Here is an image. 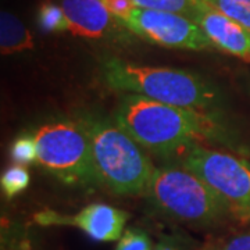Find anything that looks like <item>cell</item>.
Segmentation results:
<instances>
[{"mask_svg":"<svg viewBox=\"0 0 250 250\" xmlns=\"http://www.w3.org/2000/svg\"><path fill=\"white\" fill-rule=\"evenodd\" d=\"M114 121L143 149L171 156L200 142L228 143L232 135L217 111L178 107L139 95L124 93Z\"/></svg>","mask_w":250,"mask_h":250,"instance_id":"6da1fadb","label":"cell"},{"mask_svg":"<svg viewBox=\"0 0 250 250\" xmlns=\"http://www.w3.org/2000/svg\"><path fill=\"white\" fill-rule=\"evenodd\" d=\"M102 75L117 92L139 95L154 102L217 111L223 103L220 90L202 75L170 67H150L108 57L102 62Z\"/></svg>","mask_w":250,"mask_h":250,"instance_id":"7a4b0ae2","label":"cell"},{"mask_svg":"<svg viewBox=\"0 0 250 250\" xmlns=\"http://www.w3.org/2000/svg\"><path fill=\"white\" fill-rule=\"evenodd\" d=\"M88 132L93 172L98 185L120 196H145L156 167L117 124L98 117L81 120Z\"/></svg>","mask_w":250,"mask_h":250,"instance_id":"3957f363","label":"cell"},{"mask_svg":"<svg viewBox=\"0 0 250 250\" xmlns=\"http://www.w3.org/2000/svg\"><path fill=\"white\" fill-rule=\"evenodd\" d=\"M145 197L163 215L195 227H215L231 217L214 190L185 167L156 168Z\"/></svg>","mask_w":250,"mask_h":250,"instance_id":"277c9868","label":"cell"},{"mask_svg":"<svg viewBox=\"0 0 250 250\" xmlns=\"http://www.w3.org/2000/svg\"><path fill=\"white\" fill-rule=\"evenodd\" d=\"M38 164L67 185L98 184L93 172L90 142L81 120H57L34 131Z\"/></svg>","mask_w":250,"mask_h":250,"instance_id":"5b68a950","label":"cell"},{"mask_svg":"<svg viewBox=\"0 0 250 250\" xmlns=\"http://www.w3.org/2000/svg\"><path fill=\"white\" fill-rule=\"evenodd\" d=\"M181 164L205 181L232 218L250 223V163L223 150L193 145L179 153Z\"/></svg>","mask_w":250,"mask_h":250,"instance_id":"8992f818","label":"cell"},{"mask_svg":"<svg viewBox=\"0 0 250 250\" xmlns=\"http://www.w3.org/2000/svg\"><path fill=\"white\" fill-rule=\"evenodd\" d=\"M120 24L153 45L185 50L215 49L195 21L175 13L134 9Z\"/></svg>","mask_w":250,"mask_h":250,"instance_id":"52a82bcc","label":"cell"},{"mask_svg":"<svg viewBox=\"0 0 250 250\" xmlns=\"http://www.w3.org/2000/svg\"><path fill=\"white\" fill-rule=\"evenodd\" d=\"M129 214L110 205L93 203L75 214H60L54 210H43L34 215V221L42 227H74L93 241H120Z\"/></svg>","mask_w":250,"mask_h":250,"instance_id":"ba28073f","label":"cell"},{"mask_svg":"<svg viewBox=\"0 0 250 250\" xmlns=\"http://www.w3.org/2000/svg\"><path fill=\"white\" fill-rule=\"evenodd\" d=\"M193 21L203 29L215 49L250 62V31L248 28L214 9L210 3L197 13Z\"/></svg>","mask_w":250,"mask_h":250,"instance_id":"9c48e42d","label":"cell"},{"mask_svg":"<svg viewBox=\"0 0 250 250\" xmlns=\"http://www.w3.org/2000/svg\"><path fill=\"white\" fill-rule=\"evenodd\" d=\"M59 4L67 16L70 32L81 38H106L116 27H123L103 0H59Z\"/></svg>","mask_w":250,"mask_h":250,"instance_id":"30bf717a","label":"cell"},{"mask_svg":"<svg viewBox=\"0 0 250 250\" xmlns=\"http://www.w3.org/2000/svg\"><path fill=\"white\" fill-rule=\"evenodd\" d=\"M35 47L31 31L20 18L7 10L0 11V52L1 56L29 52Z\"/></svg>","mask_w":250,"mask_h":250,"instance_id":"8fae6325","label":"cell"},{"mask_svg":"<svg viewBox=\"0 0 250 250\" xmlns=\"http://www.w3.org/2000/svg\"><path fill=\"white\" fill-rule=\"evenodd\" d=\"M132 3L135 9L175 13L190 18L192 21L197 13L208 4L207 0H132Z\"/></svg>","mask_w":250,"mask_h":250,"instance_id":"7c38bea8","label":"cell"},{"mask_svg":"<svg viewBox=\"0 0 250 250\" xmlns=\"http://www.w3.org/2000/svg\"><path fill=\"white\" fill-rule=\"evenodd\" d=\"M38 27L46 34H62L70 32V24L64 10L54 1H43L36 13Z\"/></svg>","mask_w":250,"mask_h":250,"instance_id":"4fadbf2b","label":"cell"},{"mask_svg":"<svg viewBox=\"0 0 250 250\" xmlns=\"http://www.w3.org/2000/svg\"><path fill=\"white\" fill-rule=\"evenodd\" d=\"M31 184V175L27 167L24 166H11L1 174L0 187L6 199H14L20 193H22Z\"/></svg>","mask_w":250,"mask_h":250,"instance_id":"5bb4252c","label":"cell"},{"mask_svg":"<svg viewBox=\"0 0 250 250\" xmlns=\"http://www.w3.org/2000/svg\"><path fill=\"white\" fill-rule=\"evenodd\" d=\"M10 156L14 164L27 167L38 161V147L34 134L20 135L10 146Z\"/></svg>","mask_w":250,"mask_h":250,"instance_id":"9a60e30c","label":"cell"},{"mask_svg":"<svg viewBox=\"0 0 250 250\" xmlns=\"http://www.w3.org/2000/svg\"><path fill=\"white\" fill-rule=\"evenodd\" d=\"M116 250H153V243L143 229L131 227L124 231L117 243Z\"/></svg>","mask_w":250,"mask_h":250,"instance_id":"2e32d148","label":"cell"},{"mask_svg":"<svg viewBox=\"0 0 250 250\" xmlns=\"http://www.w3.org/2000/svg\"><path fill=\"white\" fill-rule=\"evenodd\" d=\"M208 250H250V231L224 239Z\"/></svg>","mask_w":250,"mask_h":250,"instance_id":"e0dca14e","label":"cell"},{"mask_svg":"<svg viewBox=\"0 0 250 250\" xmlns=\"http://www.w3.org/2000/svg\"><path fill=\"white\" fill-rule=\"evenodd\" d=\"M153 250H181L179 245L171 238H163L160 242L153 248Z\"/></svg>","mask_w":250,"mask_h":250,"instance_id":"ac0fdd59","label":"cell"},{"mask_svg":"<svg viewBox=\"0 0 250 250\" xmlns=\"http://www.w3.org/2000/svg\"><path fill=\"white\" fill-rule=\"evenodd\" d=\"M235 1H238V3H242V4H245V6L250 7V0H235Z\"/></svg>","mask_w":250,"mask_h":250,"instance_id":"d6986e66","label":"cell"}]
</instances>
